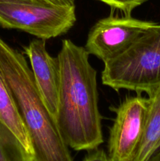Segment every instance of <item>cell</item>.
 I'll use <instances>...</instances> for the list:
<instances>
[{"mask_svg":"<svg viewBox=\"0 0 160 161\" xmlns=\"http://www.w3.org/2000/svg\"><path fill=\"white\" fill-rule=\"evenodd\" d=\"M50 4L64 5V6H75V0H44Z\"/></svg>","mask_w":160,"mask_h":161,"instance_id":"4fadbf2b","label":"cell"},{"mask_svg":"<svg viewBox=\"0 0 160 161\" xmlns=\"http://www.w3.org/2000/svg\"><path fill=\"white\" fill-rule=\"evenodd\" d=\"M109 6L112 9L121 11L125 15H131L134 9L147 0H97Z\"/></svg>","mask_w":160,"mask_h":161,"instance_id":"8fae6325","label":"cell"},{"mask_svg":"<svg viewBox=\"0 0 160 161\" xmlns=\"http://www.w3.org/2000/svg\"><path fill=\"white\" fill-rule=\"evenodd\" d=\"M83 161H111L108 153L102 149H95L88 151V153L84 157Z\"/></svg>","mask_w":160,"mask_h":161,"instance_id":"7c38bea8","label":"cell"},{"mask_svg":"<svg viewBox=\"0 0 160 161\" xmlns=\"http://www.w3.org/2000/svg\"><path fill=\"white\" fill-rule=\"evenodd\" d=\"M147 96L145 126L133 161H144L160 147V86Z\"/></svg>","mask_w":160,"mask_h":161,"instance_id":"ba28073f","label":"cell"},{"mask_svg":"<svg viewBox=\"0 0 160 161\" xmlns=\"http://www.w3.org/2000/svg\"><path fill=\"white\" fill-rule=\"evenodd\" d=\"M76 22L75 6L0 2V26L50 39L66 34Z\"/></svg>","mask_w":160,"mask_h":161,"instance_id":"277c9868","label":"cell"},{"mask_svg":"<svg viewBox=\"0 0 160 161\" xmlns=\"http://www.w3.org/2000/svg\"><path fill=\"white\" fill-rule=\"evenodd\" d=\"M0 2H24V3H48L44 0H0ZM50 4V3H49Z\"/></svg>","mask_w":160,"mask_h":161,"instance_id":"9a60e30c","label":"cell"},{"mask_svg":"<svg viewBox=\"0 0 160 161\" xmlns=\"http://www.w3.org/2000/svg\"><path fill=\"white\" fill-rule=\"evenodd\" d=\"M148 100L128 97L115 110V119L110 130L108 156L111 161H133L145 126Z\"/></svg>","mask_w":160,"mask_h":161,"instance_id":"8992f818","label":"cell"},{"mask_svg":"<svg viewBox=\"0 0 160 161\" xmlns=\"http://www.w3.org/2000/svg\"><path fill=\"white\" fill-rule=\"evenodd\" d=\"M155 22L134 18L131 15H109L90 28L85 48L89 54L104 61L125 52Z\"/></svg>","mask_w":160,"mask_h":161,"instance_id":"5b68a950","label":"cell"},{"mask_svg":"<svg viewBox=\"0 0 160 161\" xmlns=\"http://www.w3.org/2000/svg\"><path fill=\"white\" fill-rule=\"evenodd\" d=\"M0 122L9 127L29 153L34 157L31 141L9 87L0 72Z\"/></svg>","mask_w":160,"mask_h":161,"instance_id":"9c48e42d","label":"cell"},{"mask_svg":"<svg viewBox=\"0 0 160 161\" xmlns=\"http://www.w3.org/2000/svg\"><path fill=\"white\" fill-rule=\"evenodd\" d=\"M0 72L29 136L34 161H73L56 120L41 98L24 55L1 38Z\"/></svg>","mask_w":160,"mask_h":161,"instance_id":"7a4b0ae2","label":"cell"},{"mask_svg":"<svg viewBox=\"0 0 160 161\" xmlns=\"http://www.w3.org/2000/svg\"><path fill=\"white\" fill-rule=\"evenodd\" d=\"M89 56L85 47L66 39L56 57L60 85L56 122L64 142L75 151L93 150L104 142L97 71Z\"/></svg>","mask_w":160,"mask_h":161,"instance_id":"6da1fadb","label":"cell"},{"mask_svg":"<svg viewBox=\"0 0 160 161\" xmlns=\"http://www.w3.org/2000/svg\"><path fill=\"white\" fill-rule=\"evenodd\" d=\"M31 64L35 83L44 105L56 120L59 97L60 68L57 58L48 53L45 40L35 39L24 47Z\"/></svg>","mask_w":160,"mask_h":161,"instance_id":"52a82bcc","label":"cell"},{"mask_svg":"<svg viewBox=\"0 0 160 161\" xmlns=\"http://www.w3.org/2000/svg\"><path fill=\"white\" fill-rule=\"evenodd\" d=\"M102 83L115 91L148 95L160 86V25L144 31L125 52L104 62Z\"/></svg>","mask_w":160,"mask_h":161,"instance_id":"3957f363","label":"cell"},{"mask_svg":"<svg viewBox=\"0 0 160 161\" xmlns=\"http://www.w3.org/2000/svg\"><path fill=\"white\" fill-rule=\"evenodd\" d=\"M0 161H34L20 140L0 122Z\"/></svg>","mask_w":160,"mask_h":161,"instance_id":"30bf717a","label":"cell"},{"mask_svg":"<svg viewBox=\"0 0 160 161\" xmlns=\"http://www.w3.org/2000/svg\"><path fill=\"white\" fill-rule=\"evenodd\" d=\"M144 161H160V147L154 151Z\"/></svg>","mask_w":160,"mask_h":161,"instance_id":"5bb4252c","label":"cell"}]
</instances>
